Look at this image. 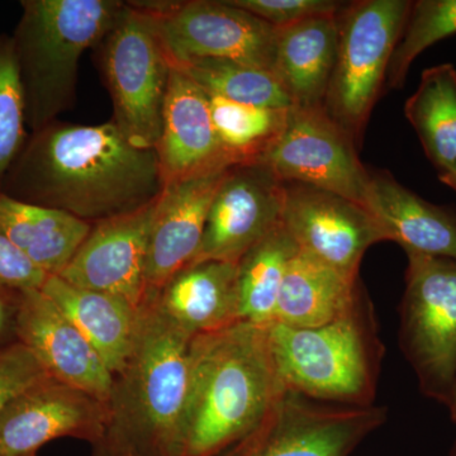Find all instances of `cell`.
<instances>
[{
  "label": "cell",
  "instance_id": "19",
  "mask_svg": "<svg viewBox=\"0 0 456 456\" xmlns=\"http://www.w3.org/2000/svg\"><path fill=\"white\" fill-rule=\"evenodd\" d=\"M362 207L384 241L397 242L406 253L456 260V216L403 187L389 171L369 170Z\"/></svg>",
  "mask_w": 456,
  "mask_h": 456
},
{
  "label": "cell",
  "instance_id": "34",
  "mask_svg": "<svg viewBox=\"0 0 456 456\" xmlns=\"http://www.w3.org/2000/svg\"><path fill=\"white\" fill-rule=\"evenodd\" d=\"M16 298L17 294L0 290V349L16 342Z\"/></svg>",
  "mask_w": 456,
  "mask_h": 456
},
{
  "label": "cell",
  "instance_id": "20",
  "mask_svg": "<svg viewBox=\"0 0 456 456\" xmlns=\"http://www.w3.org/2000/svg\"><path fill=\"white\" fill-rule=\"evenodd\" d=\"M237 273L236 263L200 261L182 270L152 297L165 316L187 334H209L241 322Z\"/></svg>",
  "mask_w": 456,
  "mask_h": 456
},
{
  "label": "cell",
  "instance_id": "8",
  "mask_svg": "<svg viewBox=\"0 0 456 456\" xmlns=\"http://www.w3.org/2000/svg\"><path fill=\"white\" fill-rule=\"evenodd\" d=\"M406 255L402 349L422 393L448 406L456 377V260Z\"/></svg>",
  "mask_w": 456,
  "mask_h": 456
},
{
  "label": "cell",
  "instance_id": "10",
  "mask_svg": "<svg viewBox=\"0 0 456 456\" xmlns=\"http://www.w3.org/2000/svg\"><path fill=\"white\" fill-rule=\"evenodd\" d=\"M386 419V407L325 406L284 389L222 456H347Z\"/></svg>",
  "mask_w": 456,
  "mask_h": 456
},
{
  "label": "cell",
  "instance_id": "13",
  "mask_svg": "<svg viewBox=\"0 0 456 456\" xmlns=\"http://www.w3.org/2000/svg\"><path fill=\"white\" fill-rule=\"evenodd\" d=\"M284 183L263 165L237 164L226 176L209 208L202 246L193 264L239 261L281 224Z\"/></svg>",
  "mask_w": 456,
  "mask_h": 456
},
{
  "label": "cell",
  "instance_id": "33",
  "mask_svg": "<svg viewBox=\"0 0 456 456\" xmlns=\"http://www.w3.org/2000/svg\"><path fill=\"white\" fill-rule=\"evenodd\" d=\"M49 274L0 232V290L20 294L41 289Z\"/></svg>",
  "mask_w": 456,
  "mask_h": 456
},
{
  "label": "cell",
  "instance_id": "18",
  "mask_svg": "<svg viewBox=\"0 0 456 456\" xmlns=\"http://www.w3.org/2000/svg\"><path fill=\"white\" fill-rule=\"evenodd\" d=\"M156 152L165 184L233 165L218 140L208 95L173 66Z\"/></svg>",
  "mask_w": 456,
  "mask_h": 456
},
{
  "label": "cell",
  "instance_id": "21",
  "mask_svg": "<svg viewBox=\"0 0 456 456\" xmlns=\"http://www.w3.org/2000/svg\"><path fill=\"white\" fill-rule=\"evenodd\" d=\"M42 292L93 345L113 378L127 364L139 329L140 308L113 294L84 289L49 275Z\"/></svg>",
  "mask_w": 456,
  "mask_h": 456
},
{
  "label": "cell",
  "instance_id": "15",
  "mask_svg": "<svg viewBox=\"0 0 456 456\" xmlns=\"http://www.w3.org/2000/svg\"><path fill=\"white\" fill-rule=\"evenodd\" d=\"M158 200L139 211L92 224L59 277L75 287L113 294L134 307H142L147 299V248Z\"/></svg>",
  "mask_w": 456,
  "mask_h": 456
},
{
  "label": "cell",
  "instance_id": "2",
  "mask_svg": "<svg viewBox=\"0 0 456 456\" xmlns=\"http://www.w3.org/2000/svg\"><path fill=\"white\" fill-rule=\"evenodd\" d=\"M284 391L269 326L237 322L194 336L183 456H222L244 439Z\"/></svg>",
  "mask_w": 456,
  "mask_h": 456
},
{
  "label": "cell",
  "instance_id": "16",
  "mask_svg": "<svg viewBox=\"0 0 456 456\" xmlns=\"http://www.w3.org/2000/svg\"><path fill=\"white\" fill-rule=\"evenodd\" d=\"M14 332L49 377L108 404L112 373L86 336L41 289L17 294Z\"/></svg>",
  "mask_w": 456,
  "mask_h": 456
},
{
  "label": "cell",
  "instance_id": "24",
  "mask_svg": "<svg viewBox=\"0 0 456 456\" xmlns=\"http://www.w3.org/2000/svg\"><path fill=\"white\" fill-rule=\"evenodd\" d=\"M90 228L68 213L0 193V232L46 274L59 275L65 269Z\"/></svg>",
  "mask_w": 456,
  "mask_h": 456
},
{
  "label": "cell",
  "instance_id": "27",
  "mask_svg": "<svg viewBox=\"0 0 456 456\" xmlns=\"http://www.w3.org/2000/svg\"><path fill=\"white\" fill-rule=\"evenodd\" d=\"M173 68L179 69L209 95L272 110L293 106L278 77L265 69L221 59L193 60Z\"/></svg>",
  "mask_w": 456,
  "mask_h": 456
},
{
  "label": "cell",
  "instance_id": "11",
  "mask_svg": "<svg viewBox=\"0 0 456 456\" xmlns=\"http://www.w3.org/2000/svg\"><path fill=\"white\" fill-rule=\"evenodd\" d=\"M355 147L323 106H292L281 134L256 164L281 183L310 185L362 206L369 170Z\"/></svg>",
  "mask_w": 456,
  "mask_h": 456
},
{
  "label": "cell",
  "instance_id": "28",
  "mask_svg": "<svg viewBox=\"0 0 456 456\" xmlns=\"http://www.w3.org/2000/svg\"><path fill=\"white\" fill-rule=\"evenodd\" d=\"M208 95L213 125L233 165L256 164L283 128L287 110L236 103Z\"/></svg>",
  "mask_w": 456,
  "mask_h": 456
},
{
  "label": "cell",
  "instance_id": "14",
  "mask_svg": "<svg viewBox=\"0 0 456 456\" xmlns=\"http://www.w3.org/2000/svg\"><path fill=\"white\" fill-rule=\"evenodd\" d=\"M108 426V404L46 375L3 411L0 448L16 454H37L38 449L60 437H75L93 445L106 435Z\"/></svg>",
  "mask_w": 456,
  "mask_h": 456
},
{
  "label": "cell",
  "instance_id": "37",
  "mask_svg": "<svg viewBox=\"0 0 456 456\" xmlns=\"http://www.w3.org/2000/svg\"><path fill=\"white\" fill-rule=\"evenodd\" d=\"M448 407L450 408V411H452V419H454L456 424V377L454 386H452V395H450ZM452 456H456V446L454 452H452Z\"/></svg>",
  "mask_w": 456,
  "mask_h": 456
},
{
  "label": "cell",
  "instance_id": "4",
  "mask_svg": "<svg viewBox=\"0 0 456 456\" xmlns=\"http://www.w3.org/2000/svg\"><path fill=\"white\" fill-rule=\"evenodd\" d=\"M126 2L23 0L14 51L29 134L73 108L80 59L112 28Z\"/></svg>",
  "mask_w": 456,
  "mask_h": 456
},
{
  "label": "cell",
  "instance_id": "35",
  "mask_svg": "<svg viewBox=\"0 0 456 456\" xmlns=\"http://www.w3.org/2000/svg\"><path fill=\"white\" fill-rule=\"evenodd\" d=\"M93 456H140L127 441L110 430L101 440L93 444Z\"/></svg>",
  "mask_w": 456,
  "mask_h": 456
},
{
  "label": "cell",
  "instance_id": "32",
  "mask_svg": "<svg viewBox=\"0 0 456 456\" xmlns=\"http://www.w3.org/2000/svg\"><path fill=\"white\" fill-rule=\"evenodd\" d=\"M31 351L20 342L0 349V415L25 389L46 377Z\"/></svg>",
  "mask_w": 456,
  "mask_h": 456
},
{
  "label": "cell",
  "instance_id": "23",
  "mask_svg": "<svg viewBox=\"0 0 456 456\" xmlns=\"http://www.w3.org/2000/svg\"><path fill=\"white\" fill-rule=\"evenodd\" d=\"M362 296L358 279L298 250L285 272L274 323L298 329L326 325L347 314Z\"/></svg>",
  "mask_w": 456,
  "mask_h": 456
},
{
  "label": "cell",
  "instance_id": "31",
  "mask_svg": "<svg viewBox=\"0 0 456 456\" xmlns=\"http://www.w3.org/2000/svg\"><path fill=\"white\" fill-rule=\"evenodd\" d=\"M275 28L294 25L318 16L338 13L345 7L334 0H227Z\"/></svg>",
  "mask_w": 456,
  "mask_h": 456
},
{
  "label": "cell",
  "instance_id": "12",
  "mask_svg": "<svg viewBox=\"0 0 456 456\" xmlns=\"http://www.w3.org/2000/svg\"><path fill=\"white\" fill-rule=\"evenodd\" d=\"M281 221L299 250L358 279L368 248L384 241L367 209L347 198L310 187L284 183Z\"/></svg>",
  "mask_w": 456,
  "mask_h": 456
},
{
  "label": "cell",
  "instance_id": "7",
  "mask_svg": "<svg viewBox=\"0 0 456 456\" xmlns=\"http://www.w3.org/2000/svg\"><path fill=\"white\" fill-rule=\"evenodd\" d=\"M411 4L408 0H362L338 13V55L322 106L355 142L382 92Z\"/></svg>",
  "mask_w": 456,
  "mask_h": 456
},
{
  "label": "cell",
  "instance_id": "38",
  "mask_svg": "<svg viewBox=\"0 0 456 456\" xmlns=\"http://www.w3.org/2000/svg\"><path fill=\"white\" fill-rule=\"evenodd\" d=\"M0 456H37V454H16V452H9V450L0 448Z\"/></svg>",
  "mask_w": 456,
  "mask_h": 456
},
{
  "label": "cell",
  "instance_id": "9",
  "mask_svg": "<svg viewBox=\"0 0 456 456\" xmlns=\"http://www.w3.org/2000/svg\"><path fill=\"white\" fill-rule=\"evenodd\" d=\"M154 20L171 66L231 60L273 71L277 28L227 0L136 2Z\"/></svg>",
  "mask_w": 456,
  "mask_h": 456
},
{
  "label": "cell",
  "instance_id": "26",
  "mask_svg": "<svg viewBox=\"0 0 456 456\" xmlns=\"http://www.w3.org/2000/svg\"><path fill=\"white\" fill-rule=\"evenodd\" d=\"M298 250L281 221L273 232L239 261L237 294L241 322L256 326L274 323L285 272Z\"/></svg>",
  "mask_w": 456,
  "mask_h": 456
},
{
  "label": "cell",
  "instance_id": "25",
  "mask_svg": "<svg viewBox=\"0 0 456 456\" xmlns=\"http://www.w3.org/2000/svg\"><path fill=\"white\" fill-rule=\"evenodd\" d=\"M404 114L426 156L441 174L456 169V70L452 64L426 69Z\"/></svg>",
  "mask_w": 456,
  "mask_h": 456
},
{
  "label": "cell",
  "instance_id": "1",
  "mask_svg": "<svg viewBox=\"0 0 456 456\" xmlns=\"http://www.w3.org/2000/svg\"><path fill=\"white\" fill-rule=\"evenodd\" d=\"M164 188L156 150L132 145L112 119L55 121L28 134L0 193L95 224L139 211Z\"/></svg>",
  "mask_w": 456,
  "mask_h": 456
},
{
  "label": "cell",
  "instance_id": "17",
  "mask_svg": "<svg viewBox=\"0 0 456 456\" xmlns=\"http://www.w3.org/2000/svg\"><path fill=\"white\" fill-rule=\"evenodd\" d=\"M228 167L165 184L150 231L147 297L160 292L171 279L196 261L209 208Z\"/></svg>",
  "mask_w": 456,
  "mask_h": 456
},
{
  "label": "cell",
  "instance_id": "29",
  "mask_svg": "<svg viewBox=\"0 0 456 456\" xmlns=\"http://www.w3.org/2000/svg\"><path fill=\"white\" fill-rule=\"evenodd\" d=\"M456 35V0L412 2L406 25L393 51L386 86L399 89L417 57L432 45Z\"/></svg>",
  "mask_w": 456,
  "mask_h": 456
},
{
  "label": "cell",
  "instance_id": "6",
  "mask_svg": "<svg viewBox=\"0 0 456 456\" xmlns=\"http://www.w3.org/2000/svg\"><path fill=\"white\" fill-rule=\"evenodd\" d=\"M97 46L99 66L112 99L114 125L132 145L156 150L171 64L154 20L126 2Z\"/></svg>",
  "mask_w": 456,
  "mask_h": 456
},
{
  "label": "cell",
  "instance_id": "30",
  "mask_svg": "<svg viewBox=\"0 0 456 456\" xmlns=\"http://www.w3.org/2000/svg\"><path fill=\"white\" fill-rule=\"evenodd\" d=\"M26 127L13 37L0 35V191L9 167L28 137Z\"/></svg>",
  "mask_w": 456,
  "mask_h": 456
},
{
  "label": "cell",
  "instance_id": "22",
  "mask_svg": "<svg viewBox=\"0 0 456 456\" xmlns=\"http://www.w3.org/2000/svg\"><path fill=\"white\" fill-rule=\"evenodd\" d=\"M338 13L277 28L273 73L293 106H322L325 101L338 55Z\"/></svg>",
  "mask_w": 456,
  "mask_h": 456
},
{
  "label": "cell",
  "instance_id": "5",
  "mask_svg": "<svg viewBox=\"0 0 456 456\" xmlns=\"http://www.w3.org/2000/svg\"><path fill=\"white\" fill-rule=\"evenodd\" d=\"M281 386L312 401L373 404L382 349L364 294L347 314L317 327L269 326Z\"/></svg>",
  "mask_w": 456,
  "mask_h": 456
},
{
  "label": "cell",
  "instance_id": "3",
  "mask_svg": "<svg viewBox=\"0 0 456 456\" xmlns=\"http://www.w3.org/2000/svg\"><path fill=\"white\" fill-rule=\"evenodd\" d=\"M191 340L147 297L134 349L113 378L108 402V428L140 456H183Z\"/></svg>",
  "mask_w": 456,
  "mask_h": 456
},
{
  "label": "cell",
  "instance_id": "36",
  "mask_svg": "<svg viewBox=\"0 0 456 456\" xmlns=\"http://www.w3.org/2000/svg\"><path fill=\"white\" fill-rule=\"evenodd\" d=\"M439 179L444 184L448 185L452 191H456V169L449 171V173L441 174Z\"/></svg>",
  "mask_w": 456,
  "mask_h": 456
}]
</instances>
